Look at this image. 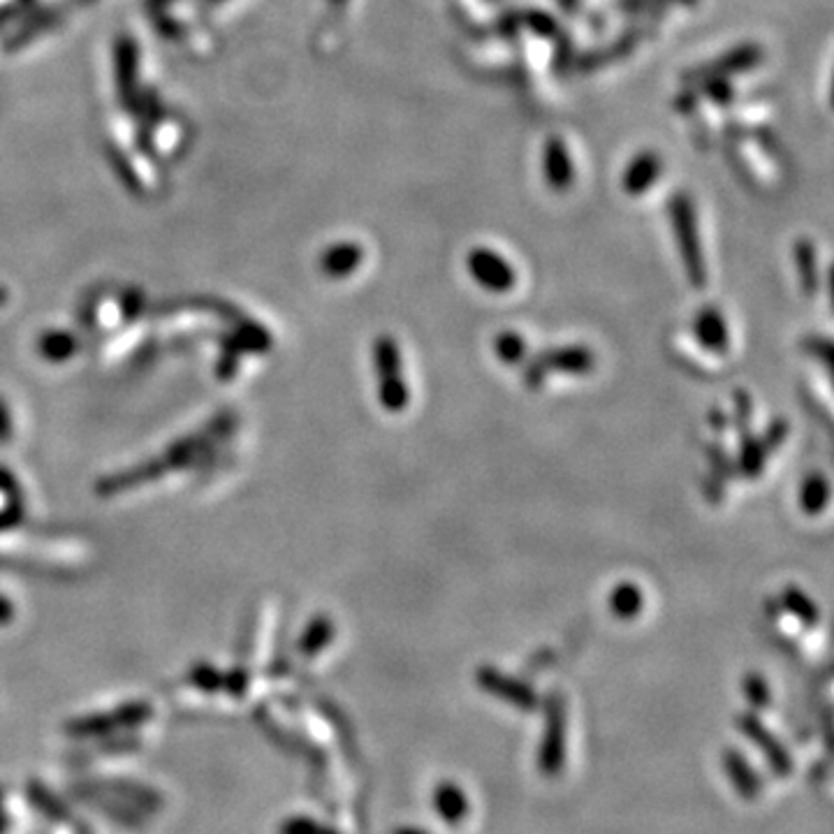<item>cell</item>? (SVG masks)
<instances>
[{"label":"cell","mask_w":834,"mask_h":834,"mask_svg":"<svg viewBox=\"0 0 834 834\" xmlns=\"http://www.w3.org/2000/svg\"><path fill=\"white\" fill-rule=\"evenodd\" d=\"M668 214L675 232L677 251L682 255V265L686 278L693 288H705L707 285V262L700 244L698 214L689 193H675L668 202Z\"/></svg>","instance_id":"6da1fadb"},{"label":"cell","mask_w":834,"mask_h":834,"mask_svg":"<svg viewBox=\"0 0 834 834\" xmlns=\"http://www.w3.org/2000/svg\"><path fill=\"white\" fill-rule=\"evenodd\" d=\"M373 362L378 371V399L387 413H404L411 404V387L401 371V350L392 336H378L373 346Z\"/></svg>","instance_id":"7a4b0ae2"},{"label":"cell","mask_w":834,"mask_h":834,"mask_svg":"<svg viewBox=\"0 0 834 834\" xmlns=\"http://www.w3.org/2000/svg\"><path fill=\"white\" fill-rule=\"evenodd\" d=\"M566 700L561 693H550L545 700V733L538 749V770L545 777H556L566 765Z\"/></svg>","instance_id":"3957f363"},{"label":"cell","mask_w":834,"mask_h":834,"mask_svg":"<svg viewBox=\"0 0 834 834\" xmlns=\"http://www.w3.org/2000/svg\"><path fill=\"white\" fill-rule=\"evenodd\" d=\"M466 269L475 285H480L487 292H494V295L510 292L517 285L515 267L510 265L506 255H501L489 246L471 248L466 255Z\"/></svg>","instance_id":"277c9868"},{"label":"cell","mask_w":834,"mask_h":834,"mask_svg":"<svg viewBox=\"0 0 834 834\" xmlns=\"http://www.w3.org/2000/svg\"><path fill=\"white\" fill-rule=\"evenodd\" d=\"M765 61V49L756 45V42H742V45H735L728 49L726 54L716 56L714 61L700 63L695 68L684 72V82L698 84L700 79L705 77H733V75H744L753 68H758L760 63Z\"/></svg>","instance_id":"5b68a950"},{"label":"cell","mask_w":834,"mask_h":834,"mask_svg":"<svg viewBox=\"0 0 834 834\" xmlns=\"http://www.w3.org/2000/svg\"><path fill=\"white\" fill-rule=\"evenodd\" d=\"M475 682H478L482 691L492 695V698L508 702L510 707H515L524 714L536 712L540 707V695L533 691L529 684L492 668V665H482V668H478V672H475Z\"/></svg>","instance_id":"8992f818"},{"label":"cell","mask_w":834,"mask_h":834,"mask_svg":"<svg viewBox=\"0 0 834 834\" xmlns=\"http://www.w3.org/2000/svg\"><path fill=\"white\" fill-rule=\"evenodd\" d=\"M737 730L749 737V742L756 746L758 751H763L767 765H770V770L777 774V777H788V774L793 772V756H790V751L786 749L784 742L760 721L758 714L744 712L737 716Z\"/></svg>","instance_id":"52a82bcc"},{"label":"cell","mask_w":834,"mask_h":834,"mask_svg":"<svg viewBox=\"0 0 834 834\" xmlns=\"http://www.w3.org/2000/svg\"><path fill=\"white\" fill-rule=\"evenodd\" d=\"M543 177H545L547 188H550L552 193L563 195L573 188V181H575L573 158H570L566 142L556 135L547 137V142L543 146Z\"/></svg>","instance_id":"ba28073f"},{"label":"cell","mask_w":834,"mask_h":834,"mask_svg":"<svg viewBox=\"0 0 834 834\" xmlns=\"http://www.w3.org/2000/svg\"><path fill=\"white\" fill-rule=\"evenodd\" d=\"M547 373H563V376H589L596 369V355L587 346H559L547 348L538 355Z\"/></svg>","instance_id":"9c48e42d"},{"label":"cell","mask_w":834,"mask_h":834,"mask_svg":"<svg viewBox=\"0 0 834 834\" xmlns=\"http://www.w3.org/2000/svg\"><path fill=\"white\" fill-rule=\"evenodd\" d=\"M693 336L702 348L714 355H726L730 348V329L723 313L716 306L707 304L698 309L693 318Z\"/></svg>","instance_id":"30bf717a"},{"label":"cell","mask_w":834,"mask_h":834,"mask_svg":"<svg viewBox=\"0 0 834 834\" xmlns=\"http://www.w3.org/2000/svg\"><path fill=\"white\" fill-rule=\"evenodd\" d=\"M661 172H663L661 156L651 149L640 151L638 156L631 158V163L626 165L624 174H621V190L631 197L645 195L647 190L654 188L658 177H661Z\"/></svg>","instance_id":"8fae6325"},{"label":"cell","mask_w":834,"mask_h":834,"mask_svg":"<svg viewBox=\"0 0 834 834\" xmlns=\"http://www.w3.org/2000/svg\"><path fill=\"white\" fill-rule=\"evenodd\" d=\"M723 770H726L730 784H733L735 793L746 802H753L763 790V781H760L758 772L753 770L749 760L744 758L742 751L737 749H726L723 751Z\"/></svg>","instance_id":"7c38bea8"},{"label":"cell","mask_w":834,"mask_h":834,"mask_svg":"<svg viewBox=\"0 0 834 834\" xmlns=\"http://www.w3.org/2000/svg\"><path fill=\"white\" fill-rule=\"evenodd\" d=\"M431 804H434V811L445 825L464 823L468 811H471V802H468L466 790L455 784V781H441V784L434 788Z\"/></svg>","instance_id":"4fadbf2b"},{"label":"cell","mask_w":834,"mask_h":834,"mask_svg":"<svg viewBox=\"0 0 834 834\" xmlns=\"http://www.w3.org/2000/svg\"><path fill=\"white\" fill-rule=\"evenodd\" d=\"M793 262L795 272L800 278V288L807 297H814L821 288V276H818V251L814 241L802 237L793 244Z\"/></svg>","instance_id":"5bb4252c"},{"label":"cell","mask_w":834,"mask_h":834,"mask_svg":"<svg viewBox=\"0 0 834 834\" xmlns=\"http://www.w3.org/2000/svg\"><path fill=\"white\" fill-rule=\"evenodd\" d=\"M610 614L619 621H635L645 610V594L635 582H619L607 596Z\"/></svg>","instance_id":"9a60e30c"},{"label":"cell","mask_w":834,"mask_h":834,"mask_svg":"<svg viewBox=\"0 0 834 834\" xmlns=\"http://www.w3.org/2000/svg\"><path fill=\"white\" fill-rule=\"evenodd\" d=\"M767 457H770V452H767L765 443L758 436H753L751 431H744L740 434V455H737V462H733L735 473L746 480H756L765 471Z\"/></svg>","instance_id":"2e32d148"},{"label":"cell","mask_w":834,"mask_h":834,"mask_svg":"<svg viewBox=\"0 0 834 834\" xmlns=\"http://www.w3.org/2000/svg\"><path fill=\"white\" fill-rule=\"evenodd\" d=\"M364 251L360 244H336L329 246L323 255V272L332 278H343L353 274L362 265Z\"/></svg>","instance_id":"e0dca14e"},{"label":"cell","mask_w":834,"mask_h":834,"mask_svg":"<svg viewBox=\"0 0 834 834\" xmlns=\"http://www.w3.org/2000/svg\"><path fill=\"white\" fill-rule=\"evenodd\" d=\"M781 605L788 614L800 621L804 628H814L821 621V612H818V605L811 601L809 594H804L800 587L790 584L784 591H781Z\"/></svg>","instance_id":"ac0fdd59"},{"label":"cell","mask_w":834,"mask_h":834,"mask_svg":"<svg viewBox=\"0 0 834 834\" xmlns=\"http://www.w3.org/2000/svg\"><path fill=\"white\" fill-rule=\"evenodd\" d=\"M830 503V482L823 473H811L800 487V506L807 515H821Z\"/></svg>","instance_id":"d6986e66"},{"label":"cell","mask_w":834,"mask_h":834,"mask_svg":"<svg viewBox=\"0 0 834 834\" xmlns=\"http://www.w3.org/2000/svg\"><path fill=\"white\" fill-rule=\"evenodd\" d=\"M635 45H638V35H635V33L621 35V40L614 42V45L596 49V51H587V54L580 56V61H577V68H580V70H596V68H601V65L614 63V61H619L621 56L631 54Z\"/></svg>","instance_id":"ffe728a7"},{"label":"cell","mask_w":834,"mask_h":834,"mask_svg":"<svg viewBox=\"0 0 834 834\" xmlns=\"http://www.w3.org/2000/svg\"><path fill=\"white\" fill-rule=\"evenodd\" d=\"M494 355L496 360H501L503 364H508V367H515V364L524 362L526 360V353H529V348H526V341L522 334L512 332V329H506V332H499L494 336Z\"/></svg>","instance_id":"44dd1931"},{"label":"cell","mask_w":834,"mask_h":834,"mask_svg":"<svg viewBox=\"0 0 834 834\" xmlns=\"http://www.w3.org/2000/svg\"><path fill=\"white\" fill-rule=\"evenodd\" d=\"M515 21H517V26H524V28H529V31L538 33L540 38H547V40H559L561 38L559 24H556V21L547 12L522 10V12L515 14Z\"/></svg>","instance_id":"7402d4cb"},{"label":"cell","mask_w":834,"mask_h":834,"mask_svg":"<svg viewBox=\"0 0 834 834\" xmlns=\"http://www.w3.org/2000/svg\"><path fill=\"white\" fill-rule=\"evenodd\" d=\"M698 95H705L709 102L719 107H728L735 100V89L728 77H705L698 82Z\"/></svg>","instance_id":"603a6c76"},{"label":"cell","mask_w":834,"mask_h":834,"mask_svg":"<svg viewBox=\"0 0 834 834\" xmlns=\"http://www.w3.org/2000/svg\"><path fill=\"white\" fill-rule=\"evenodd\" d=\"M742 689H744V698L749 700V705L753 709L770 707L772 691H770V684H767V679L763 675H758V672H749V675L744 677Z\"/></svg>","instance_id":"cb8c5ba5"},{"label":"cell","mask_w":834,"mask_h":834,"mask_svg":"<svg viewBox=\"0 0 834 834\" xmlns=\"http://www.w3.org/2000/svg\"><path fill=\"white\" fill-rule=\"evenodd\" d=\"M735 429L737 434H744V431H751V415H753V401L746 390L735 392Z\"/></svg>","instance_id":"d4e9b609"},{"label":"cell","mask_w":834,"mask_h":834,"mask_svg":"<svg viewBox=\"0 0 834 834\" xmlns=\"http://www.w3.org/2000/svg\"><path fill=\"white\" fill-rule=\"evenodd\" d=\"M329 640H332V626H329L327 619H318L316 624L309 628V633H306L304 649L313 654V651L323 649Z\"/></svg>","instance_id":"484cf974"},{"label":"cell","mask_w":834,"mask_h":834,"mask_svg":"<svg viewBox=\"0 0 834 834\" xmlns=\"http://www.w3.org/2000/svg\"><path fill=\"white\" fill-rule=\"evenodd\" d=\"M786 436H788V420H784V417H779V420H774L770 424V427L765 429V434L760 436V441L765 443L767 452H774V450H779L781 445H784Z\"/></svg>","instance_id":"4316f807"},{"label":"cell","mask_w":834,"mask_h":834,"mask_svg":"<svg viewBox=\"0 0 834 834\" xmlns=\"http://www.w3.org/2000/svg\"><path fill=\"white\" fill-rule=\"evenodd\" d=\"M550 373L543 369V364L538 362V357H533V360L526 364V371H524V383L529 390H540V387L545 385V380Z\"/></svg>","instance_id":"83f0119b"},{"label":"cell","mask_w":834,"mask_h":834,"mask_svg":"<svg viewBox=\"0 0 834 834\" xmlns=\"http://www.w3.org/2000/svg\"><path fill=\"white\" fill-rule=\"evenodd\" d=\"M658 3L654 0H617V7L619 10H624L628 14H645L654 10Z\"/></svg>","instance_id":"f1b7e54d"},{"label":"cell","mask_w":834,"mask_h":834,"mask_svg":"<svg viewBox=\"0 0 834 834\" xmlns=\"http://www.w3.org/2000/svg\"><path fill=\"white\" fill-rule=\"evenodd\" d=\"M698 100H700V95L698 93H693V91H682L677 95L675 98V107H677V112L679 114H691V112H695V107H698Z\"/></svg>","instance_id":"f546056e"},{"label":"cell","mask_w":834,"mask_h":834,"mask_svg":"<svg viewBox=\"0 0 834 834\" xmlns=\"http://www.w3.org/2000/svg\"><path fill=\"white\" fill-rule=\"evenodd\" d=\"M709 422H712V427L716 429V431H726L728 427V415L721 411V408H712V411H709Z\"/></svg>","instance_id":"4dcf8cb0"},{"label":"cell","mask_w":834,"mask_h":834,"mask_svg":"<svg viewBox=\"0 0 834 834\" xmlns=\"http://www.w3.org/2000/svg\"><path fill=\"white\" fill-rule=\"evenodd\" d=\"M556 5H559V10L563 14H575V12H580L582 0H556Z\"/></svg>","instance_id":"1f68e13d"},{"label":"cell","mask_w":834,"mask_h":834,"mask_svg":"<svg viewBox=\"0 0 834 834\" xmlns=\"http://www.w3.org/2000/svg\"><path fill=\"white\" fill-rule=\"evenodd\" d=\"M658 5H675V7H698L700 0H654Z\"/></svg>","instance_id":"d6a6232c"},{"label":"cell","mask_w":834,"mask_h":834,"mask_svg":"<svg viewBox=\"0 0 834 834\" xmlns=\"http://www.w3.org/2000/svg\"><path fill=\"white\" fill-rule=\"evenodd\" d=\"M394 834H431L422 828H415V825H408V828H399Z\"/></svg>","instance_id":"836d02e7"}]
</instances>
